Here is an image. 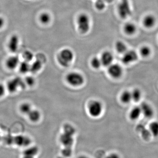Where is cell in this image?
<instances>
[{
    "label": "cell",
    "mask_w": 158,
    "mask_h": 158,
    "mask_svg": "<svg viewBox=\"0 0 158 158\" xmlns=\"http://www.w3.org/2000/svg\"><path fill=\"white\" fill-rule=\"evenodd\" d=\"M66 81L69 85L73 86H81L84 84L85 80L81 74L76 72L69 73L66 77Z\"/></svg>",
    "instance_id": "3"
},
{
    "label": "cell",
    "mask_w": 158,
    "mask_h": 158,
    "mask_svg": "<svg viewBox=\"0 0 158 158\" xmlns=\"http://www.w3.org/2000/svg\"><path fill=\"white\" fill-rule=\"evenodd\" d=\"M19 42V38L18 35L15 34L12 35L8 41V47L9 50L11 52H16L18 50Z\"/></svg>",
    "instance_id": "11"
},
{
    "label": "cell",
    "mask_w": 158,
    "mask_h": 158,
    "mask_svg": "<svg viewBox=\"0 0 158 158\" xmlns=\"http://www.w3.org/2000/svg\"><path fill=\"white\" fill-rule=\"evenodd\" d=\"M76 130L73 126L70 124H65L63 127V133L70 135L73 136L75 133Z\"/></svg>",
    "instance_id": "28"
},
{
    "label": "cell",
    "mask_w": 158,
    "mask_h": 158,
    "mask_svg": "<svg viewBox=\"0 0 158 158\" xmlns=\"http://www.w3.org/2000/svg\"><path fill=\"white\" fill-rule=\"evenodd\" d=\"M108 73L114 78H119L123 74V69L118 64H112L109 66Z\"/></svg>",
    "instance_id": "8"
},
{
    "label": "cell",
    "mask_w": 158,
    "mask_h": 158,
    "mask_svg": "<svg viewBox=\"0 0 158 158\" xmlns=\"http://www.w3.org/2000/svg\"><path fill=\"white\" fill-rule=\"evenodd\" d=\"M96 7L99 9H102L104 7V3L103 0H98L96 3Z\"/></svg>",
    "instance_id": "34"
},
{
    "label": "cell",
    "mask_w": 158,
    "mask_h": 158,
    "mask_svg": "<svg viewBox=\"0 0 158 158\" xmlns=\"http://www.w3.org/2000/svg\"><path fill=\"white\" fill-rule=\"evenodd\" d=\"M26 85L25 81L19 77L14 78L7 83V88L10 93H14L19 88H24Z\"/></svg>",
    "instance_id": "4"
},
{
    "label": "cell",
    "mask_w": 158,
    "mask_h": 158,
    "mask_svg": "<svg viewBox=\"0 0 158 158\" xmlns=\"http://www.w3.org/2000/svg\"><path fill=\"white\" fill-rule=\"evenodd\" d=\"M142 115L148 119L152 118L154 115L153 108L148 103L143 102L140 106Z\"/></svg>",
    "instance_id": "10"
},
{
    "label": "cell",
    "mask_w": 158,
    "mask_h": 158,
    "mask_svg": "<svg viewBox=\"0 0 158 158\" xmlns=\"http://www.w3.org/2000/svg\"><path fill=\"white\" fill-rule=\"evenodd\" d=\"M24 61L26 62H30L34 59V54L30 51H26L23 53L22 55Z\"/></svg>",
    "instance_id": "30"
},
{
    "label": "cell",
    "mask_w": 158,
    "mask_h": 158,
    "mask_svg": "<svg viewBox=\"0 0 158 158\" xmlns=\"http://www.w3.org/2000/svg\"><path fill=\"white\" fill-rule=\"evenodd\" d=\"M42 66V62H41L40 60H36L31 65L30 71L34 73H36L41 69Z\"/></svg>",
    "instance_id": "24"
},
{
    "label": "cell",
    "mask_w": 158,
    "mask_h": 158,
    "mask_svg": "<svg viewBox=\"0 0 158 158\" xmlns=\"http://www.w3.org/2000/svg\"><path fill=\"white\" fill-rule=\"evenodd\" d=\"M31 105L28 102L23 103L19 106V110L21 113L27 115L32 110Z\"/></svg>",
    "instance_id": "27"
},
{
    "label": "cell",
    "mask_w": 158,
    "mask_h": 158,
    "mask_svg": "<svg viewBox=\"0 0 158 158\" xmlns=\"http://www.w3.org/2000/svg\"><path fill=\"white\" fill-rule=\"evenodd\" d=\"M27 115L29 119L33 123L39 121L41 117L40 113L37 110H32Z\"/></svg>",
    "instance_id": "19"
},
{
    "label": "cell",
    "mask_w": 158,
    "mask_h": 158,
    "mask_svg": "<svg viewBox=\"0 0 158 158\" xmlns=\"http://www.w3.org/2000/svg\"><path fill=\"white\" fill-rule=\"evenodd\" d=\"M115 47L116 51L120 54H123L128 50L127 46L124 42L122 41L116 42Z\"/></svg>",
    "instance_id": "25"
},
{
    "label": "cell",
    "mask_w": 158,
    "mask_h": 158,
    "mask_svg": "<svg viewBox=\"0 0 158 158\" xmlns=\"http://www.w3.org/2000/svg\"><path fill=\"white\" fill-rule=\"evenodd\" d=\"M39 152V148L35 146H29L26 148V149L24 151L23 155L31 156L34 157L37 155Z\"/></svg>",
    "instance_id": "18"
},
{
    "label": "cell",
    "mask_w": 158,
    "mask_h": 158,
    "mask_svg": "<svg viewBox=\"0 0 158 158\" xmlns=\"http://www.w3.org/2000/svg\"><path fill=\"white\" fill-rule=\"evenodd\" d=\"M62 153L63 156L65 157L70 156L71 155L72 153L71 147H65L62 150Z\"/></svg>",
    "instance_id": "33"
},
{
    "label": "cell",
    "mask_w": 158,
    "mask_h": 158,
    "mask_svg": "<svg viewBox=\"0 0 158 158\" xmlns=\"http://www.w3.org/2000/svg\"></svg>",
    "instance_id": "42"
},
{
    "label": "cell",
    "mask_w": 158,
    "mask_h": 158,
    "mask_svg": "<svg viewBox=\"0 0 158 158\" xmlns=\"http://www.w3.org/2000/svg\"><path fill=\"white\" fill-rule=\"evenodd\" d=\"M91 64L93 68L95 69L99 68L102 65L101 60L100 58H98V57H94L91 60Z\"/></svg>",
    "instance_id": "31"
},
{
    "label": "cell",
    "mask_w": 158,
    "mask_h": 158,
    "mask_svg": "<svg viewBox=\"0 0 158 158\" xmlns=\"http://www.w3.org/2000/svg\"><path fill=\"white\" fill-rule=\"evenodd\" d=\"M19 58L17 56H11L9 57L6 61V66L10 70L15 69L19 66Z\"/></svg>",
    "instance_id": "12"
},
{
    "label": "cell",
    "mask_w": 158,
    "mask_h": 158,
    "mask_svg": "<svg viewBox=\"0 0 158 158\" xmlns=\"http://www.w3.org/2000/svg\"><path fill=\"white\" fill-rule=\"evenodd\" d=\"M142 23L144 27L147 28H151L155 25L156 18L152 15H147L143 18Z\"/></svg>",
    "instance_id": "14"
},
{
    "label": "cell",
    "mask_w": 158,
    "mask_h": 158,
    "mask_svg": "<svg viewBox=\"0 0 158 158\" xmlns=\"http://www.w3.org/2000/svg\"><path fill=\"white\" fill-rule=\"evenodd\" d=\"M102 110V105L98 101L91 102L88 107L89 113L92 117H98L101 115Z\"/></svg>",
    "instance_id": "5"
},
{
    "label": "cell",
    "mask_w": 158,
    "mask_h": 158,
    "mask_svg": "<svg viewBox=\"0 0 158 158\" xmlns=\"http://www.w3.org/2000/svg\"><path fill=\"white\" fill-rule=\"evenodd\" d=\"M142 115L140 106L134 107L131 110L129 113V118L132 121H136Z\"/></svg>",
    "instance_id": "15"
},
{
    "label": "cell",
    "mask_w": 158,
    "mask_h": 158,
    "mask_svg": "<svg viewBox=\"0 0 158 158\" xmlns=\"http://www.w3.org/2000/svg\"></svg>",
    "instance_id": "41"
},
{
    "label": "cell",
    "mask_w": 158,
    "mask_h": 158,
    "mask_svg": "<svg viewBox=\"0 0 158 158\" xmlns=\"http://www.w3.org/2000/svg\"><path fill=\"white\" fill-rule=\"evenodd\" d=\"M131 9L128 0H121L118 7V12L123 18H126L131 14Z\"/></svg>",
    "instance_id": "7"
},
{
    "label": "cell",
    "mask_w": 158,
    "mask_h": 158,
    "mask_svg": "<svg viewBox=\"0 0 158 158\" xmlns=\"http://www.w3.org/2000/svg\"><path fill=\"white\" fill-rule=\"evenodd\" d=\"M19 67L20 72L23 74L27 73L31 70V64L26 61H23L20 62Z\"/></svg>",
    "instance_id": "22"
},
{
    "label": "cell",
    "mask_w": 158,
    "mask_h": 158,
    "mask_svg": "<svg viewBox=\"0 0 158 158\" xmlns=\"http://www.w3.org/2000/svg\"><path fill=\"white\" fill-rule=\"evenodd\" d=\"M105 158H121L120 156L116 153H111L107 156Z\"/></svg>",
    "instance_id": "35"
},
{
    "label": "cell",
    "mask_w": 158,
    "mask_h": 158,
    "mask_svg": "<svg viewBox=\"0 0 158 158\" xmlns=\"http://www.w3.org/2000/svg\"><path fill=\"white\" fill-rule=\"evenodd\" d=\"M5 20L4 18L0 16V30L5 25Z\"/></svg>",
    "instance_id": "37"
},
{
    "label": "cell",
    "mask_w": 158,
    "mask_h": 158,
    "mask_svg": "<svg viewBox=\"0 0 158 158\" xmlns=\"http://www.w3.org/2000/svg\"><path fill=\"white\" fill-rule=\"evenodd\" d=\"M6 92V88L4 85L0 84V98L4 96Z\"/></svg>",
    "instance_id": "36"
},
{
    "label": "cell",
    "mask_w": 158,
    "mask_h": 158,
    "mask_svg": "<svg viewBox=\"0 0 158 158\" xmlns=\"http://www.w3.org/2000/svg\"><path fill=\"white\" fill-rule=\"evenodd\" d=\"M0 140H1V137H0Z\"/></svg>",
    "instance_id": "40"
},
{
    "label": "cell",
    "mask_w": 158,
    "mask_h": 158,
    "mask_svg": "<svg viewBox=\"0 0 158 158\" xmlns=\"http://www.w3.org/2000/svg\"><path fill=\"white\" fill-rule=\"evenodd\" d=\"M138 59V53L135 51L127 50L123 54L122 62L125 65H129L136 62Z\"/></svg>",
    "instance_id": "6"
},
{
    "label": "cell",
    "mask_w": 158,
    "mask_h": 158,
    "mask_svg": "<svg viewBox=\"0 0 158 158\" xmlns=\"http://www.w3.org/2000/svg\"><path fill=\"white\" fill-rule=\"evenodd\" d=\"M39 20L43 24H47L50 21V15L46 12H43L40 15Z\"/></svg>",
    "instance_id": "29"
},
{
    "label": "cell",
    "mask_w": 158,
    "mask_h": 158,
    "mask_svg": "<svg viewBox=\"0 0 158 158\" xmlns=\"http://www.w3.org/2000/svg\"><path fill=\"white\" fill-rule=\"evenodd\" d=\"M22 158H35L34 157L31 156L23 155Z\"/></svg>",
    "instance_id": "38"
},
{
    "label": "cell",
    "mask_w": 158,
    "mask_h": 158,
    "mask_svg": "<svg viewBox=\"0 0 158 158\" xmlns=\"http://www.w3.org/2000/svg\"><path fill=\"white\" fill-rule=\"evenodd\" d=\"M25 83L26 85H28L29 86H34L35 84V79L34 77L32 76H28L26 77Z\"/></svg>",
    "instance_id": "32"
},
{
    "label": "cell",
    "mask_w": 158,
    "mask_h": 158,
    "mask_svg": "<svg viewBox=\"0 0 158 158\" xmlns=\"http://www.w3.org/2000/svg\"><path fill=\"white\" fill-rule=\"evenodd\" d=\"M100 59L101 60L102 65L109 67L111 64H113L114 57L112 53L106 51L102 54Z\"/></svg>",
    "instance_id": "13"
},
{
    "label": "cell",
    "mask_w": 158,
    "mask_h": 158,
    "mask_svg": "<svg viewBox=\"0 0 158 158\" xmlns=\"http://www.w3.org/2000/svg\"><path fill=\"white\" fill-rule=\"evenodd\" d=\"M78 28L82 34H85L90 28V20L85 14H81L77 19Z\"/></svg>",
    "instance_id": "2"
},
{
    "label": "cell",
    "mask_w": 158,
    "mask_h": 158,
    "mask_svg": "<svg viewBox=\"0 0 158 158\" xmlns=\"http://www.w3.org/2000/svg\"><path fill=\"white\" fill-rule=\"evenodd\" d=\"M73 59V52L69 49H65L61 51L58 58L59 64L65 67H68Z\"/></svg>",
    "instance_id": "1"
},
{
    "label": "cell",
    "mask_w": 158,
    "mask_h": 158,
    "mask_svg": "<svg viewBox=\"0 0 158 158\" xmlns=\"http://www.w3.org/2000/svg\"><path fill=\"white\" fill-rule=\"evenodd\" d=\"M77 158H90L89 157L85 155H82L80 156Z\"/></svg>",
    "instance_id": "39"
},
{
    "label": "cell",
    "mask_w": 158,
    "mask_h": 158,
    "mask_svg": "<svg viewBox=\"0 0 158 158\" xmlns=\"http://www.w3.org/2000/svg\"><path fill=\"white\" fill-rule=\"evenodd\" d=\"M148 130L151 136L154 138H158V121H152L148 125Z\"/></svg>",
    "instance_id": "16"
},
{
    "label": "cell",
    "mask_w": 158,
    "mask_h": 158,
    "mask_svg": "<svg viewBox=\"0 0 158 158\" xmlns=\"http://www.w3.org/2000/svg\"><path fill=\"white\" fill-rule=\"evenodd\" d=\"M31 138L27 136L19 135L14 137V143L19 147L27 148L31 145Z\"/></svg>",
    "instance_id": "9"
},
{
    "label": "cell",
    "mask_w": 158,
    "mask_h": 158,
    "mask_svg": "<svg viewBox=\"0 0 158 158\" xmlns=\"http://www.w3.org/2000/svg\"><path fill=\"white\" fill-rule=\"evenodd\" d=\"M140 55L143 58H148L152 54V50L148 46L144 45L141 47L140 49Z\"/></svg>",
    "instance_id": "26"
},
{
    "label": "cell",
    "mask_w": 158,
    "mask_h": 158,
    "mask_svg": "<svg viewBox=\"0 0 158 158\" xmlns=\"http://www.w3.org/2000/svg\"><path fill=\"white\" fill-rule=\"evenodd\" d=\"M60 141L65 147H71L73 143V136L63 133L60 137Z\"/></svg>",
    "instance_id": "17"
},
{
    "label": "cell",
    "mask_w": 158,
    "mask_h": 158,
    "mask_svg": "<svg viewBox=\"0 0 158 158\" xmlns=\"http://www.w3.org/2000/svg\"><path fill=\"white\" fill-rule=\"evenodd\" d=\"M120 99L123 103L127 104L130 103L132 101L131 92L128 90L123 91L121 94Z\"/></svg>",
    "instance_id": "21"
},
{
    "label": "cell",
    "mask_w": 158,
    "mask_h": 158,
    "mask_svg": "<svg viewBox=\"0 0 158 158\" xmlns=\"http://www.w3.org/2000/svg\"><path fill=\"white\" fill-rule=\"evenodd\" d=\"M124 31L125 33L127 35H132L135 33L137 31V27L133 23H128L125 25Z\"/></svg>",
    "instance_id": "20"
},
{
    "label": "cell",
    "mask_w": 158,
    "mask_h": 158,
    "mask_svg": "<svg viewBox=\"0 0 158 158\" xmlns=\"http://www.w3.org/2000/svg\"><path fill=\"white\" fill-rule=\"evenodd\" d=\"M131 92L133 101L138 102L141 100L142 96V92L139 88H135Z\"/></svg>",
    "instance_id": "23"
}]
</instances>
